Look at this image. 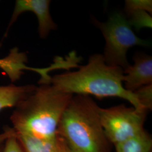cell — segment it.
<instances>
[{"mask_svg": "<svg viewBox=\"0 0 152 152\" xmlns=\"http://www.w3.org/2000/svg\"><path fill=\"white\" fill-rule=\"evenodd\" d=\"M128 21L131 27H134L137 31L147 28H152V15L143 10L133 12L128 15Z\"/></svg>", "mask_w": 152, "mask_h": 152, "instance_id": "12", "label": "cell"}, {"mask_svg": "<svg viewBox=\"0 0 152 152\" xmlns=\"http://www.w3.org/2000/svg\"><path fill=\"white\" fill-rule=\"evenodd\" d=\"M2 152H24L16 137L15 132L4 141V147Z\"/></svg>", "mask_w": 152, "mask_h": 152, "instance_id": "15", "label": "cell"}, {"mask_svg": "<svg viewBox=\"0 0 152 152\" xmlns=\"http://www.w3.org/2000/svg\"><path fill=\"white\" fill-rule=\"evenodd\" d=\"M100 107L90 96L73 95L61 115L57 134L71 152H111L104 131Z\"/></svg>", "mask_w": 152, "mask_h": 152, "instance_id": "3", "label": "cell"}, {"mask_svg": "<svg viewBox=\"0 0 152 152\" xmlns=\"http://www.w3.org/2000/svg\"><path fill=\"white\" fill-rule=\"evenodd\" d=\"M94 24L102 33L105 39L104 58L108 65L126 69L130 64L127 54L135 46H148L149 42L139 38L131 27L127 18L119 12H115L105 22L94 19Z\"/></svg>", "mask_w": 152, "mask_h": 152, "instance_id": "4", "label": "cell"}, {"mask_svg": "<svg viewBox=\"0 0 152 152\" xmlns=\"http://www.w3.org/2000/svg\"><path fill=\"white\" fill-rule=\"evenodd\" d=\"M124 69L107 64L103 54L91 55L86 65L51 77L50 83L62 92L73 95H92L98 99L117 97L127 100L137 110H145L134 92L124 85Z\"/></svg>", "mask_w": 152, "mask_h": 152, "instance_id": "1", "label": "cell"}, {"mask_svg": "<svg viewBox=\"0 0 152 152\" xmlns=\"http://www.w3.org/2000/svg\"><path fill=\"white\" fill-rule=\"evenodd\" d=\"M134 93L141 106L148 111L152 108V84L141 87Z\"/></svg>", "mask_w": 152, "mask_h": 152, "instance_id": "14", "label": "cell"}, {"mask_svg": "<svg viewBox=\"0 0 152 152\" xmlns=\"http://www.w3.org/2000/svg\"><path fill=\"white\" fill-rule=\"evenodd\" d=\"M4 147V142L0 143V152H3Z\"/></svg>", "mask_w": 152, "mask_h": 152, "instance_id": "17", "label": "cell"}, {"mask_svg": "<svg viewBox=\"0 0 152 152\" xmlns=\"http://www.w3.org/2000/svg\"><path fill=\"white\" fill-rule=\"evenodd\" d=\"M125 12L129 15L133 12L143 10L152 15V1L151 0H127L125 1Z\"/></svg>", "mask_w": 152, "mask_h": 152, "instance_id": "13", "label": "cell"}, {"mask_svg": "<svg viewBox=\"0 0 152 152\" xmlns=\"http://www.w3.org/2000/svg\"><path fill=\"white\" fill-rule=\"evenodd\" d=\"M15 133V131L12 129V127H8L6 128L3 132L0 134V143L4 142L6 140L12 135Z\"/></svg>", "mask_w": 152, "mask_h": 152, "instance_id": "16", "label": "cell"}, {"mask_svg": "<svg viewBox=\"0 0 152 152\" xmlns=\"http://www.w3.org/2000/svg\"><path fill=\"white\" fill-rule=\"evenodd\" d=\"M73 95L51 83L40 85L16 104L10 120L16 133L49 139L58 135L61 115Z\"/></svg>", "mask_w": 152, "mask_h": 152, "instance_id": "2", "label": "cell"}, {"mask_svg": "<svg viewBox=\"0 0 152 152\" xmlns=\"http://www.w3.org/2000/svg\"><path fill=\"white\" fill-rule=\"evenodd\" d=\"M50 2L49 0H17L8 29L22 13L30 11L34 13L37 18L40 37L46 38L51 31L57 28V25L50 14Z\"/></svg>", "mask_w": 152, "mask_h": 152, "instance_id": "7", "label": "cell"}, {"mask_svg": "<svg viewBox=\"0 0 152 152\" xmlns=\"http://www.w3.org/2000/svg\"><path fill=\"white\" fill-rule=\"evenodd\" d=\"M134 64L124 69L125 88L134 92L144 86L152 84V57L139 54L134 56Z\"/></svg>", "mask_w": 152, "mask_h": 152, "instance_id": "8", "label": "cell"}, {"mask_svg": "<svg viewBox=\"0 0 152 152\" xmlns=\"http://www.w3.org/2000/svg\"><path fill=\"white\" fill-rule=\"evenodd\" d=\"M15 134L24 152H71L64 139L58 134L54 138L45 139L28 134Z\"/></svg>", "mask_w": 152, "mask_h": 152, "instance_id": "9", "label": "cell"}, {"mask_svg": "<svg viewBox=\"0 0 152 152\" xmlns=\"http://www.w3.org/2000/svg\"><path fill=\"white\" fill-rule=\"evenodd\" d=\"M115 152H152V136L146 131L114 146Z\"/></svg>", "mask_w": 152, "mask_h": 152, "instance_id": "11", "label": "cell"}, {"mask_svg": "<svg viewBox=\"0 0 152 152\" xmlns=\"http://www.w3.org/2000/svg\"><path fill=\"white\" fill-rule=\"evenodd\" d=\"M28 57L25 53L20 52L17 48L11 49L9 54L4 58L0 59V69L7 75L12 82L19 80L24 71H30L37 73L41 78L39 85L49 83L51 79L50 73L56 70V66L52 63L46 68H34L26 64Z\"/></svg>", "mask_w": 152, "mask_h": 152, "instance_id": "6", "label": "cell"}, {"mask_svg": "<svg viewBox=\"0 0 152 152\" xmlns=\"http://www.w3.org/2000/svg\"><path fill=\"white\" fill-rule=\"evenodd\" d=\"M36 88L33 85L0 86V111L4 109L15 107L19 102L32 94Z\"/></svg>", "mask_w": 152, "mask_h": 152, "instance_id": "10", "label": "cell"}, {"mask_svg": "<svg viewBox=\"0 0 152 152\" xmlns=\"http://www.w3.org/2000/svg\"></svg>", "mask_w": 152, "mask_h": 152, "instance_id": "18", "label": "cell"}, {"mask_svg": "<svg viewBox=\"0 0 152 152\" xmlns=\"http://www.w3.org/2000/svg\"><path fill=\"white\" fill-rule=\"evenodd\" d=\"M147 113V111L127 107L124 104L100 109L104 131L114 146L145 131L144 125Z\"/></svg>", "mask_w": 152, "mask_h": 152, "instance_id": "5", "label": "cell"}]
</instances>
